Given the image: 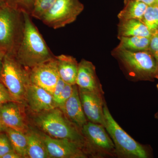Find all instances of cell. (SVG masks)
Returning a JSON list of instances; mask_svg holds the SVG:
<instances>
[{
  "label": "cell",
  "instance_id": "44dd1931",
  "mask_svg": "<svg viewBox=\"0 0 158 158\" xmlns=\"http://www.w3.org/2000/svg\"><path fill=\"white\" fill-rule=\"evenodd\" d=\"M150 38L140 36L121 37L118 39L120 42L116 48L135 52L148 50Z\"/></svg>",
  "mask_w": 158,
  "mask_h": 158
},
{
  "label": "cell",
  "instance_id": "4dcf8cb0",
  "mask_svg": "<svg viewBox=\"0 0 158 158\" xmlns=\"http://www.w3.org/2000/svg\"><path fill=\"white\" fill-rule=\"evenodd\" d=\"M128 1H131V0H124V3ZM133 1H137L142 2L146 4L148 6H151V5L156 4V0H133Z\"/></svg>",
  "mask_w": 158,
  "mask_h": 158
},
{
  "label": "cell",
  "instance_id": "f1b7e54d",
  "mask_svg": "<svg viewBox=\"0 0 158 158\" xmlns=\"http://www.w3.org/2000/svg\"><path fill=\"white\" fill-rule=\"evenodd\" d=\"M65 83L62 79L59 78V80H58V82L56 87H55V89H54L53 93L52 95L53 96L54 102L55 100L56 99L58 98V97L62 93V90L65 87Z\"/></svg>",
  "mask_w": 158,
  "mask_h": 158
},
{
  "label": "cell",
  "instance_id": "9c48e42d",
  "mask_svg": "<svg viewBox=\"0 0 158 158\" xmlns=\"http://www.w3.org/2000/svg\"><path fill=\"white\" fill-rule=\"evenodd\" d=\"M49 158H86L88 156L85 147L77 142L67 139L52 138L40 133Z\"/></svg>",
  "mask_w": 158,
  "mask_h": 158
},
{
  "label": "cell",
  "instance_id": "8fae6325",
  "mask_svg": "<svg viewBox=\"0 0 158 158\" xmlns=\"http://www.w3.org/2000/svg\"><path fill=\"white\" fill-rule=\"evenodd\" d=\"M79 95L84 113L88 121L103 124L104 94L78 88Z\"/></svg>",
  "mask_w": 158,
  "mask_h": 158
},
{
  "label": "cell",
  "instance_id": "2e32d148",
  "mask_svg": "<svg viewBox=\"0 0 158 158\" xmlns=\"http://www.w3.org/2000/svg\"><path fill=\"white\" fill-rule=\"evenodd\" d=\"M59 77L65 84L76 85L78 63L72 56L61 55L55 56Z\"/></svg>",
  "mask_w": 158,
  "mask_h": 158
},
{
  "label": "cell",
  "instance_id": "cb8c5ba5",
  "mask_svg": "<svg viewBox=\"0 0 158 158\" xmlns=\"http://www.w3.org/2000/svg\"><path fill=\"white\" fill-rule=\"evenodd\" d=\"M34 2L35 0H6V3L15 9L31 15Z\"/></svg>",
  "mask_w": 158,
  "mask_h": 158
},
{
  "label": "cell",
  "instance_id": "d6986e66",
  "mask_svg": "<svg viewBox=\"0 0 158 158\" xmlns=\"http://www.w3.org/2000/svg\"><path fill=\"white\" fill-rule=\"evenodd\" d=\"M148 6L145 3L139 1H127L124 3V8L118 15V19L119 20L130 19L141 20Z\"/></svg>",
  "mask_w": 158,
  "mask_h": 158
},
{
  "label": "cell",
  "instance_id": "836d02e7",
  "mask_svg": "<svg viewBox=\"0 0 158 158\" xmlns=\"http://www.w3.org/2000/svg\"><path fill=\"white\" fill-rule=\"evenodd\" d=\"M6 0H0V5L6 3Z\"/></svg>",
  "mask_w": 158,
  "mask_h": 158
},
{
  "label": "cell",
  "instance_id": "d6a6232c",
  "mask_svg": "<svg viewBox=\"0 0 158 158\" xmlns=\"http://www.w3.org/2000/svg\"><path fill=\"white\" fill-rule=\"evenodd\" d=\"M6 127L2 123V122L0 121V133L5 131Z\"/></svg>",
  "mask_w": 158,
  "mask_h": 158
},
{
  "label": "cell",
  "instance_id": "8d00e7d4",
  "mask_svg": "<svg viewBox=\"0 0 158 158\" xmlns=\"http://www.w3.org/2000/svg\"><path fill=\"white\" fill-rule=\"evenodd\" d=\"M156 88L158 90V84H157V85H156Z\"/></svg>",
  "mask_w": 158,
  "mask_h": 158
},
{
  "label": "cell",
  "instance_id": "8992f818",
  "mask_svg": "<svg viewBox=\"0 0 158 158\" xmlns=\"http://www.w3.org/2000/svg\"><path fill=\"white\" fill-rule=\"evenodd\" d=\"M30 69L18 61L14 55H6L0 73V81L15 101L23 104L27 89L31 84Z\"/></svg>",
  "mask_w": 158,
  "mask_h": 158
},
{
  "label": "cell",
  "instance_id": "ba28073f",
  "mask_svg": "<svg viewBox=\"0 0 158 158\" xmlns=\"http://www.w3.org/2000/svg\"><path fill=\"white\" fill-rule=\"evenodd\" d=\"M84 9L79 0H57L40 20L51 28H60L74 22Z\"/></svg>",
  "mask_w": 158,
  "mask_h": 158
},
{
  "label": "cell",
  "instance_id": "7c38bea8",
  "mask_svg": "<svg viewBox=\"0 0 158 158\" xmlns=\"http://www.w3.org/2000/svg\"><path fill=\"white\" fill-rule=\"evenodd\" d=\"M22 103L16 101L6 102L0 106V121L6 127L26 133V123Z\"/></svg>",
  "mask_w": 158,
  "mask_h": 158
},
{
  "label": "cell",
  "instance_id": "7a4b0ae2",
  "mask_svg": "<svg viewBox=\"0 0 158 158\" xmlns=\"http://www.w3.org/2000/svg\"><path fill=\"white\" fill-rule=\"evenodd\" d=\"M112 55L131 81H153L155 79V60L149 50L135 52L116 48Z\"/></svg>",
  "mask_w": 158,
  "mask_h": 158
},
{
  "label": "cell",
  "instance_id": "603a6c76",
  "mask_svg": "<svg viewBox=\"0 0 158 158\" xmlns=\"http://www.w3.org/2000/svg\"><path fill=\"white\" fill-rule=\"evenodd\" d=\"M57 0H35L31 16L40 20L52 7Z\"/></svg>",
  "mask_w": 158,
  "mask_h": 158
},
{
  "label": "cell",
  "instance_id": "4316f807",
  "mask_svg": "<svg viewBox=\"0 0 158 158\" xmlns=\"http://www.w3.org/2000/svg\"><path fill=\"white\" fill-rule=\"evenodd\" d=\"M13 150H14L7 134L5 131L0 133V158Z\"/></svg>",
  "mask_w": 158,
  "mask_h": 158
},
{
  "label": "cell",
  "instance_id": "9a60e30c",
  "mask_svg": "<svg viewBox=\"0 0 158 158\" xmlns=\"http://www.w3.org/2000/svg\"><path fill=\"white\" fill-rule=\"evenodd\" d=\"M61 110L66 118L80 129L81 130L88 122L80 99L78 87L76 85H73V93Z\"/></svg>",
  "mask_w": 158,
  "mask_h": 158
},
{
  "label": "cell",
  "instance_id": "52a82bcc",
  "mask_svg": "<svg viewBox=\"0 0 158 158\" xmlns=\"http://www.w3.org/2000/svg\"><path fill=\"white\" fill-rule=\"evenodd\" d=\"M86 151L94 158L116 157L113 141L103 125L88 121L81 129Z\"/></svg>",
  "mask_w": 158,
  "mask_h": 158
},
{
  "label": "cell",
  "instance_id": "74e56055",
  "mask_svg": "<svg viewBox=\"0 0 158 158\" xmlns=\"http://www.w3.org/2000/svg\"></svg>",
  "mask_w": 158,
  "mask_h": 158
},
{
  "label": "cell",
  "instance_id": "f546056e",
  "mask_svg": "<svg viewBox=\"0 0 158 158\" xmlns=\"http://www.w3.org/2000/svg\"><path fill=\"white\" fill-rule=\"evenodd\" d=\"M21 157L15 150L11 151L3 156L2 158H21Z\"/></svg>",
  "mask_w": 158,
  "mask_h": 158
},
{
  "label": "cell",
  "instance_id": "83f0119b",
  "mask_svg": "<svg viewBox=\"0 0 158 158\" xmlns=\"http://www.w3.org/2000/svg\"><path fill=\"white\" fill-rule=\"evenodd\" d=\"M15 101L7 88L0 81V106L6 102Z\"/></svg>",
  "mask_w": 158,
  "mask_h": 158
},
{
  "label": "cell",
  "instance_id": "3957f363",
  "mask_svg": "<svg viewBox=\"0 0 158 158\" xmlns=\"http://www.w3.org/2000/svg\"><path fill=\"white\" fill-rule=\"evenodd\" d=\"M34 122L46 135L53 138L75 141L82 144L86 151V141L81 131L66 118L59 108L37 113Z\"/></svg>",
  "mask_w": 158,
  "mask_h": 158
},
{
  "label": "cell",
  "instance_id": "277c9868",
  "mask_svg": "<svg viewBox=\"0 0 158 158\" xmlns=\"http://www.w3.org/2000/svg\"><path fill=\"white\" fill-rule=\"evenodd\" d=\"M24 28L23 12L6 3L0 5V52L15 56Z\"/></svg>",
  "mask_w": 158,
  "mask_h": 158
},
{
  "label": "cell",
  "instance_id": "6da1fadb",
  "mask_svg": "<svg viewBox=\"0 0 158 158\" xmlns=\"http://www.w3.org/2000/svg\"><path fill=\"white\" fill-rule=\"evenodd\" d=\"M24 28L15 58L26 68L31 69L55 57L42 35L34 24L31 16L23 12Z\"/></svg>",
  "mask_w": 158,
  "mask_h": 158
},
{
  "label": "cell",
  "instance_id": "e0dca14e",
  "mask_svg": "<svg viewBox=\"0 0 158 158\" xmlns=\"http://www.w3.org/2000/svg\"><path fill=\"white\" fill-rule=\"evenodd\" d=\"M118 38L140 36L151 38L152 34L141 20L130 19L119 20L118 25Z\"/></svg>",
  "mask_w": 158,
  "mask_h": 158
},
{
  "label": "cell",
  "instance_id": "d4e9b609",
  "mask_svg": "<svg viewBox=\"0 0 158 158\" xmlns=\"http://www.w3.org/2000/svg\"><path fill=\"white\" fill-rule=\"evenodd\" d=\"M73 85L65 84V87L62 90V93L58 97V98L55 100L56 108H59L62 110L63 106L71 95L73 91Z\"/></svg>",
  "mask_w": 158,
  "mask_h": 158
},
{
  "label": "cell",
  "instance_id": "e575fe53",
  "mask_svg": "<svg viewBox=\"0 0 158 158\" xmlns=\"http://www.w3.org/2000/svg\"><path fill=\"white\" fill-rule=\"evenodd\" d=\"M155 118L158 119V111L155 114Z\"/></svg>",
  "mask_w": 158,
  "mask_h": 158
},
{
  "label": "cell",
  "instance_id": "7402d4cb",
  "mask_svg": "<svg viewBox=\"0 0 158 158\" xmlns=\"http://www.w3.org/2000/svg\"><path fill=\"white\" fill-rule=\"evenodd\" d=\"M141 21L152 35L158 32V7L156 4L148 6Z\"/></svg>",
  "mask_w": 158,
  "mask_h": 158
},
{
  "label": "cell",
  "instance_id": "d590c367",
  "mask_svg": "<svg viewBox=\"0 0 158 158\" xmlns=\"http://www.w3.org/2000/svg\"><path fill=\"white\" fill-rule=\"evenodd\" d=\"M156 4L158 7V0H156Z\"/></svg>",
  "mask_w": 158,
  "mask_h": 158
},
{
  "label": "cell",
  "instance_id": "30bf717a",
  "mask_svg": "<svg viewBox=\"0 0 158 158\" xmlns=\"http://www.w3.org/2000/svg\"><path fill=\"white\" fill-rule=\"evenodd\" d=\"M30 77L31 83L52 94L60 78L55 56L30 69Z\"/></svg>",
  "mask_w": 158,
  "mask_h": 158
},
{
  "label": "cell",
  "instance_id": "1f68e13d",
  "mask_svg": "<svg viewBox=\"0 0 158 158\" xmlns=\"http://www.w3.org/2000/svg\"><path fill=\"white\" fill-rule=\"evenodd\" d=\"M4 56H5V55L0 52V73H1V69H2L3 60V59H4Z\"/></svg>",
  "mask_w": 158,
  "mask_h": 158
},
{
  "label": "cell",
  "instance_id": "ffe728a7",
  "mask_svg": "<svg viewBox=\"0 0 158 158\" xmlns=\"http://www.w3.org/2000/svg\"><path fill=\"white\" fill-rule=\"evenodd\" d=\"M5 132L9 137L13 149L21 158H27V138L26 133L6 127Z\"/></svg>",
  "mask_w": 158,
  "mask_h": 158
},
{
  "label": "cell",
  "instance_id": "4fadbf2b",
  "mask_svg": "<svg viewBox=\"0 0 158 158\" xmlns=\"http://www.w3.org/2000/svg\"><path fill=\"white\" fill-rule=\"evenodd\" d=\"M25 102L31 110L37 113L56 108L52 94L32 83L27 89Z\"/></svg>",
  "mask_w": 158,
  "mask_h": 158
},
{
  "label": "cell",
  "instance_id": "484cf974",
  "mask_svg": "<svg viewBox=\"0 0 158 158\" xmlns=\"http://www.w3.org/2000/svg\"><path fill=\"white\" fill-rule=\"evenodd\" d=\"M149 51L155 60V79H158V31L153 34L151 37Z\"/></svg>",
  "mask_w": 158,
  "mask_h": 158
},
{
  "label": "cell",
  "instance_id": "5bb4252c",
  "mask_svg": "<svg viewBox=\"0 0 158 158\" xmlns=\"http://www.w3.org/2000/svg\"><path fill=\"white\" fill-rule=\"evenodd\" d=\"M76 85L81 89L104 94L95 66L85 59H82L78 63Z\"/></svg>",
  "mask_w": 158,
  "mask_h": 158
},
{
  "label": "cell",
  "instance_id": "ac0fdd59",
  "mask_svg": "<svg viewBox=\"0 0 158 158\" xmlns=\"http://www.w3.org/2000/svg\"><path fill=\"white\" fill-rule=\"evenodd\" d=\"M26 133L27 138V158H49L40 133L31 130H28Z\"/></svg>",
  "mask_w": 158,
  "mask_h": 158
},
{
  "label": "cell",
  "instance_id": "5b68a950",
  "mask_svg": "<svg viewBox=\"0 0 158 158\" xmlns=\"http://www.w3.org/2000/svg\"><path fill=\"white\" fill-rule=\"evenodd\" d=\"M103 124L115 146L116 157L148 158L151 151L148 146L140 144L129 135L111 115L106 103L103 109Z\"/></svg>",
  "mask_w": 158,
  "mask_h": 158
}]
</instances>
